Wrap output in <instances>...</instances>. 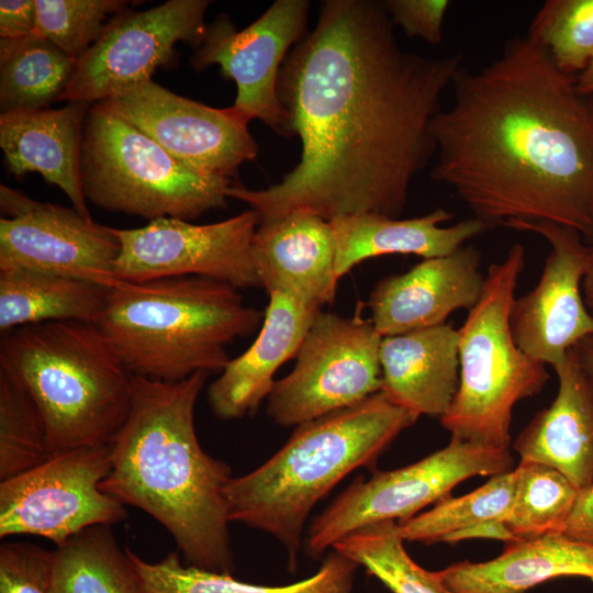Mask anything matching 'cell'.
Listing matches in <instances>:
<instances>
[{
    "mask_svg": "<svg viewBox=\"0 0 593 593\" xmlns=\"http://www.w3.org/2000/svg\"><path fill=\"white\" fill-rule=\"evenodd\" d=\"M110 469L111 446H87L2 480L0 537L38 536L58 547L90 527L125 521V505L100 488Z\"/></svg>",
    "mask_w": 593,
    "mask_h": 593,
    "instance_id": "obj_11",
    "label": "cell"
},
{
    "mask_svg": "<svg viewBox=\"0 0 593 593\" xmlns=\"http://www.w3.org/2000/svg\"><path fill=\"white\" fill-rule=\"evenodd\" d=\"M258 224L249 209L210 224L166 217L139 228L112 227L120 243L114 278L145 282L197 276L237 290L262 288L251 253Z\"/></svg>",
    "mask_w": 593,
    "mask_h": 593,
    "instance_id": "obj_12",
    "label": "cell"
},
{
    "mask_svg": "<svg viewBox=\"0 0 593 593\" xmlns=\"http://www.w3.org/2000/svg\"><path fill=\"white\" fill-rule=\"evenodd\" d=\"M396 522L363 527L334 545L381 581L392 593H452L436 571L418 566L406 552Z\"/></svg>",
    "mask_w": 593,
    "mask_h": 593,
    "instance_id": "obj_31",
    "label": "cell"
},
{
    "mask_svg": "<svg viewBox=\"0 0 593 593\" xmlns=\"http://www.w3.org/2000/svg\"><path fill=\"white\" fill-rule=\"evenodd\" d=\"M380 361L381 391L393 403L440 418L459 387L458 329L445 323L383 337Z\"/></svg>",
    "mask_w": 593,
    "mask_h": 593,
    "instance_id": "obj_23",
    "label": "cell"
},
{
    "mask_svg": "<svg viewBox=\"0 0 593 593\" xmlns=\"http://www.w3.org/2000/svg\"><path fill=\"white\" fill-rule=\"evenodd\" d=\"M76 61L35 34L0 38L1 113L45 109L66 90Z\"/></svg>",
    "mask_w": 593,
    "mask_h": 593,
    "instance_id": "obj_28",
    "label": "cell"
},
{
    "mask_svg": "<svg viewBox=\"0 0 593 593\" xmlns=\"http://www.w3.org/2000/svg\"><path fill=\"white\" fill-rule=\"evenodd\" d=\"M309 9L306 0H277L243 30L225 15L208 25L190 63L197 70L216 64L235 81L237 94L227 110L237 120L256 119L281 136L294 135L277 83L287 55L306 34Z\"/></svg>",
    "mask_w": 593,
    "mask_h": 593,
    "instance_id": "obj_14",
    "label": "cell"
},
{
    "mask_svg": "<svg viewBox=\"0 0 593 593\" xmlns=\"http://www.w3.org/2000/svg\"><path fill=\"white\" fill-rule=\"evenodd\" d=\"M510 448L451 437L450 443L406 467L357 478L310 527L305 549L320 558L348 535L373 524L403 523L425 506L450 496L451 490L475 475L513 470Z\"/></svg>",
    "mask_w": 593,
    "mask_h": 593,
    "instance_id": "obj_9",
    "label": "cell"
},
{
    "mask_svg": "<svg viewBox=\"0 0 593 593\" xmlns=\"http://www.w3.org/2000/svg\"><path fill=\"white\" fill-rule=\"evenodd\" d=\"M211 1L169 0L157 7L125 9L110 18L97 42L76 61L59 101L97 103L152 79L169 65L176 44L198 47L208 29Z\"/></svg>",
    "mask_w": 593,
    "mask_h": 593,
    "instance_id": "obj_13",
    "label": "cell"
},
{
    "mask_svg": "<svg viewBox=\"0 0 593 593\" xmlns=\"http://www.w3.org/2000/svg\"><path fill=\"white\" fill-rule=\"evenodd\" d=\"M451 219V213L439 208L412 219L350 214L329 220L337 280L356 265L381 255L410 254L424 259L447 256L489 230L475 217L441 226Z\"/></svg>",
    "mask_w": 593,
    "mask_h": 593,
    "instance_id": "obj_24",
    "label": "cell"
},
{
    "mask_svg": "<svg viewBox=\"0 0 593 593\" xmlns=\"http://www.w3.org/2000/svg\"><path fill=\"white\" fill-rule=\"evenodd\" d=\"M472 245L423 259L407 272L379 280L367 302L371 323L382 336H395L446 323L456 310L479 301L485 276Z\"/></svg>",
    "mask_w": 593,
    "mask_h": 593,
    "instance_id": "obj_18",
    "label": "cell"
},
{
    "mask_svg": "<svg viewBox=\"0 0 593 593\" xmlns=\"http://www.w3.org/2000/svg\"><path fill=\"white\" fill-rule=\"evenodd\" d=\"M208 372L166 382L132 374L130 415L111 445L103 492L160 523L187 564L233 574L225 488L231 467L206 454L194 407Z\"/></svg>",
    "mask_w": 593,
    "mask_h": 593,
    "instance_id": "obj_3",
    "label": "cell"
},
{
    "mask_svg": "<svg viewBox=\"0 0 593 593\" xmlns=\"http://www.w3.org/2000/svg\"><path fill=\"white\" fill-rule=\"evenodd\" d=\"M479 538L497 539L505 544L516 539L503 522L489 521L456 532L447 536L443 542L454 544L466 539Z\"/></svg>",
    "mask_w": 593,
    "mask_h": 593,
    "instance_id": "obj_40",
    "label": "cell"
},
{
    "mask_svg": "<svg viewBox=\"0 0 593 593\" xmlns=\"http://www.w3.org/2000/svg\"><path fill=\"white\" fill-rule=\"evenodd\" d=\"M589 247L588 266L582 281V293L585 305L593 315V238L590 240Z\"/></svg>",
    "mask_w": 593,
    "mask_h": 593,
    "instance_id": "obj_41",
    "label": "cell"
},
{
    "mask_svg": "<svg viewBox=\"0 0 593 593\" xmlns=\"http://www.w3.org/2000/svg\"><path fill=\"white\" fill-rule=\"evenodd\" d=\"M515 496L504 524L515 538L564 534L579 489L558 470L530 460L514 469Z\"/></svg>",
    "mask_w": 593,
    "mask_h": 593,
    "instance_id": "obj_30",
    "label": "cell"
},
{
    "mask_svg": "<svg viewBox=\"0 0 593 593\" xmlns=\"http://www.w3.org/2000/svg\"><path fill=\"white\" fill-rule=\"evenodd\" d=\"M0 363L36 402L51 454L111 446L132 405V374L93 323L54 321L5 333Z\"/></svg>",
    "mask_w": 593,
    "mask_h": 593,
    "instance_id": "obj_6",
    "label": "cell"
},
{
    "mask_svg": "<svg viewBox=\"0 0 593 593\" xmlns=\"http://www.w3.org/2000/svg\"><path fill=\"white\" fill-rule=\"evenodd\" d=\"M564 535L593 546V483L579 490L568 517Z\"/></svg>",
    "mask_w": 593,
    "mask_h": 593,
    "instance_id": "obj_39",
    "label": "cell"
},
{
    "mask_svg": "<svg viewBox=\"0 0 593 593\" xmlns=\"http://www.w3.org/2000/svg\"><path fill=\"white\" fill-rule=\"evenodd\" d=\"M574 349L585 369L593 376V335L580 340Z\"/></svg>",
    "mask_w": 593,
    "mask_h": 593,
    "instance_id": "obj_42",
    "label": "cell"
},
{
    "mask_svg": "<svg viewBox=\"0 0 593 593\" xmlns=\"http://www.w3.org/2000/svg\"><path fill=\"white\" fill-rule=\"evenodd\" d=\"M96 325L133 376L178 382L222 371L226 346L257 331L264 313L239 290L204 277L113 279Z\"/></svg>",
    "mask_w": 593,
    "mask_h": 593,
    "instance_id": "obj_5",
    "label": "cell"
},
{
    "mask_svg": "<svg viewBox=\"0 0 593 593\" xmlns=\"http://www.w3.org/2000/svg\"><path fill=\"white\" fill-rule=\"evenodd\" d=\"M505 226L536 233L550 246L538 283L515 299L510 327L523 353L556 369L572 347L593 335V315L582 293L589 244L578 231L550 222L511 221Z\"/></svg>",
    "mask_w": 593,
    "mask_h": 593,
    "instance_id": "obj_17",
    "label": "cell"
},
{
    "mask_svg": "<svg viewBox=\"0 0 593 593\" xmlns=\"http://www.w3.org/2000/svg\"><path fill=\"white\" fill-rule=\"evenodd\" d=\"M109 289V286L69 276L23 269L2 270L1 333L54 321L96 324Z\"/></svg>",
    "mask_w": 593,
    "mask_h": 593,
    "instance_id": "obj_27",
    "label": "cell"
},
{
    "mask_svg": "<svg viewBox=\"0 0 593 593\" xmlns=\"http://www.w3.org/2000/svg\"><path fill=\"white\" fill-rule=\"evenodd\" d=\"M394 26L410 37H421L432 45L443 41V24L450 5L448 0H387L383 1Z\"/></svg>",
    "mask_w": 593,
    "mask_h": 593,
    "instance_id": "obj_37",
    "label": "cell"
},
{
    "mask_svg": "<svg viewBox=\"0 0 593 593\" xmlns=\"http://www.w3.org/2000/svg\"><path fill=\"white\" fill-rule=\"evenodd\" d=\"M515 488L514 470L493 475L485 484L463 496H447L435 503L433 508L396 523L399 534L404 541L432 545L480 523H504L514 501Z\"/></svg>",
    "mask_w": 593,
    "mask_h": 593,
    "instance_id": "obj_32",
    "label": "cell"
},
{
    "mask_svg": "<svg viewBox=\"0 0 593 593\" xmlns=\"http://www.w3.org/2000/svg\"><path fill=\"white\" fill-rule=\"evenodd\" d=\"M42 413L20 378L0 363V481L51 456Z\"/></svg>",
    "mask_w": 593,
    "mask_h": 593,
    "instance_id": "obj_33",
    "label": "cell"
},
{
    "mask_svg": "<svg viewBox=\"0 0 593 593\" xmlns=\"http://www.w3.org/2000/svg\"><path fill=\"white\" fill-rule=\"evenodd\" d=\"M92 104L69 102L59 109L13 111L0 115V147L9 171L18 178L40 174L90 216L82 189L80 157L83 123Z\"/></svg>",
    "mask_w": 593,
    "mask_h": 593,
    "instance_id": "obj_22",
    "label": "cell"
},
{
    "mask_svg": "<svg viewBox=\"0 0 593 593\" xmlns=\"http://www.w3.org/2000/svg\"><path fill=\"white\" fill-rule=\"evenodd\" d=\"M139 579L142 593H354L359 566L331 549L310 578L287 585H258L239 581L233 574L204 570L169 552L156 562L124 548Z\"/></svg>",
    "mask_w": 593,
    "mask_h": 593,
    "instance_id": "obj_26",
    "label": "cell"
},
{
    "mask_svg": "<svg viewBox=\"0 0 593 593\" xmlns=\"http://www.w3.org/2000/svg\"><path fill=\"white\" fill-rule=\"evenodd\" d=\"M123 0H35L34 34L53 42L77 61L100 37L109 16L127 7Z\"/></svg>",
    "mask_w": 593,
    "mask_h": 593,
    "instance_id": "obj_35",
    "label": "cell"
},
{
    "mask_svg": "<svg viewBox=\"0 0 593 593\" xmlns=\"http://www.w3.org/2000/svg\"><path fill=\"white\" fill-rule=\"evenodd\" d=\"M525 249L514 244L489 266L479 301L458 328L459 387L440 424L451 437L510 448L514 405L541 392L549 373L516 345L510 313Z\"/></svg>",
    "mask_w": 593,
    "mask_h": 593,
    "instance_id": "obj_7",
    "label": "cell"
},
{
    "mask_svg": "<svg viewBox=\"0 0 593 593\" xmlns=\"http://www.w3.org/2000/svg\"><path fill=\"white\" fill-rule=\"evenodd\" d=\"M145 133L176 160L215 178L232 179L258 146L230 113L178 96L153 79L96 103Z\"/></svg>",
    "mask_w": 593,
    "mask_h": 593,
    "instance_id": "obj_16",
    "label": "cell"
},
{
    "mask_svg": "<svg viewBox=\"0 0 593 593\" xmlns=\"http://www.w3.org/2000/svg\"><path fill=\"white\" fill-rule=\"evenodd\" d=\"M0 271L23 269L109 286L120 243L112 227L74 208L0 186Z\"/></svg>",
    "mask_w": 593,
    "mask_h": 593,
    "instance_id": "obj_15",
    "label": "cell"
},
{
    "mask_svg": "<svg viewBox=\"0 0 593 593\" xmlns=\"http://www.w3.org/2000/svg\"><path fill=\"white\" fill-rule=\"evenodd\" d=\"M36 27L35 0L0 1L1 38H22L34 34Z\"/></svg>",
    "mask_w": 593,
    "mask_h": 593,
    "instance_id": "obj_38",
    "label": "cell"
},
{
    "mask_svg": "<svg viewBox=\"0 0 593 593\" xmlns=\"http://www.w3.org/2000/svg\"><path fill=\"white\" fill-rule=\"evenodd\" d=\"M53 551L54 593H142L138 575L111 526L90 527Z\"/></svg>",
    "mask_w": 593,
    "mask_h": 593,
    "instance_id": "obj_29",
    "label": "cell"
},
{
    "mask_svg": "<svg viewBox=\"0 0 593 593\" xmlns=\"http://www.w3.org/2000/svg\"><path fill=\"white\" fill-rule=\"evenodd\" d=\"M432 122V177L489 228L550 222L593 238V98L527 35L462 67Z\"/></svg>",
    "mask_w": 593,
    "mask_h": 593,
    "instance_id": "obj_2",
    "label": "cell"
},
{
    "mask_svg": "<svg viewBox=\"0 0 593 593\" xmlns=\"http://www.w3.org/2000/svg\"><path fill=\"white\" fill-rule=\"evenodd\" d=\"M436 572L452 593H526L562 577L593 581V546L564 534L516 538L494 559L463 560Z\"/></svg>",
    "mask_w": 593,
    "mask_h": 593,
    "instance_id": "obj_25",
    "label": "cell"
},
{
    "mask_svg": "<svg viewBox=\"0 0 593 593\" xmlns=\"http://www.w3.org/2000/svg\"><path fill=\"white\" fill-rule=\"evenodd\" d=\"M419 416L379 391L355 405L295 426L287 443L225 488L230 522L265 532L296 568L312 508L345 477L378 457Z\"/></svg>",
    "mask_w": 593,
    "mask_h": 593,
    "instance_id": "obj_4",
    "label": "cell"
},
{
    "mask_svg": "<svg viewBox=\"0 0 593 593\" xmlns=\"http://www.w3.org/2000/svg\"><path fill=\"white\" fill-rule=\"evenodd\" d=\"M577 87L581 93L593 98V57L586 68L577 75Z\"/></svg>",
    "mask_w": 593,
    "mask_h": 593,
    "instance_id": "obj_43",
    "label": "cell"
},
{
    "mask_svg": "<svg viewBox=\"0 0 593 593\" xmlns=\"http://www.w3.org/2000/svg\"><path fill=\"white\" fill-rule=\"evenodd\" d=\"M384 3L326 0L317 23L287 55L278 98L301 141L298 165L266 189L231 184L259 222L295 210L329 221L399 219L414 178L437 152L432 122L463 67L452 54L401 48Z\"/></svg>",
    "mask_w": 593,
    "mask_h": 593,
    "instance_id": "obj_1",
    "label": "cell"
},
{
    "mask_svg": "<svg viewBox=\"0 0 593 593\" xmlns=\"http://www.w3.org/2000/svg\"><path fill=\"white\" fill-rule=\"evenodd\" d=\"M80 174L86 199L94 205L149 221H191L225 208L232 184L187 167L96 103L83 123Z\"/></svg>",
    "mask_w": 593,
    "mask_h": 593,
    "instance_id": "obj_8",
    "label": "cell"
},
{
    "mask_svg": "<svg viewBox=\"0 0 593 593\" xmlns=\"http://www.w3.org/2000/svg\"><path fill=\"white\" fill-rule=\"evenodd\" d=\"M527 36L562 71L579 75L593 57V0L545 1Z\"/></svg>",
    "mask_w": 593,
    "mask_h": 593,
    "instance_id": "obj_34",
    "label": "cell"
},
{
    "mask_svg": "<svg viewBox=\"0 0 593 593\" xmlns=\"http://www.w3.org/2000/svg\"><path fill=\"white\" fill-rule=\"evenodd\" d=\"M382 336L370 320L318 311L289 374L276 380L267 414L298 426L362 402L382 389Z\"/></svg>",
    "mask_w": 593,
    "mask_h": 593,
    "instance_id": "obj_10",
    "label": "cell"
},
{
    "mask_svg": "<svg viewBox=\"0 0 593 593\" xmlns=\"http://www.w3.org/2000/svg\"><path fill=\"white\" fill-rule=\"evenodd\" d=\"M268 294L256 339L242 355L231 358L209 387L210 407L222 419L240 418L258 410L273 388L276 372L296 356L321 310L282 292Z\"/></svg>",
    "mask_w": 593,
    "mask_h": 593,
    "instance_id": "obj_20",
    "label": "cell"
},
{
    "mask_svg": "<svg viewBox=\"0 0 593 593\" xmlns=\"http://www.w3.org/2000/svg\"><path fill=\"white\" fill-rule=\"evenodd\" d=\"M54 551L27 542L0 546V593H54Z\"/></svg>",
    "mask_w": 593,
    "mask_h": 593,
    "instance_id": "obj_36",
    "label": "cell"
},
{
    "mask_svg": "<svg viewBox=\"0 0 593 593\" xmlns=\"http://www.w3.org/2000/svg\"><path fill=\"white\" fill-rule=\"evenodd\" d=\"M559 388L514 441L521 460L547 465L579 490L593 483V376L574 347L555 369Z\"/></svg>",
    "mask_w": 593,
    "mask_h": 593,
    "instance_id": "obj_21",
    "label": "cell"
},
{
    "mask_svg": "<svg viewBox=\"0 0 593 593\" xmlns=\"http://www.w3.org/2000/svg\"><path fill=\"white\" fill-rule=\"evenodd\" d=\"M251 253L268 293L282 292L318 309L333 302L338 280L329 221L309 210L261 221Z\"/></svg>",
    "mask_w": 593,
    "mask_h": 593,
    "instance_id": "obj_19",
    "label": "cell"
}]
</instances>
